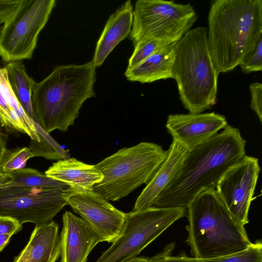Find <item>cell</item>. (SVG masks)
I'll list each match as a JSON object with an SVG mask.
<instances>
[{"label": "cell", "instance_id": "obj_18", "mask_svg": "<svg viewBox=\"0 0 262 262\" xmlns=\"http://www.w3.org/2000/svg\"><path fill=\"white\" fill-rule=\"evenodd\" d=\"M47 177L79 190H93L94 186L103 179L96 165H89L70 158L59 160L45 172Z\"/></svg>", "mask_w": 262, "mask_h": 262}, {"label": "cell", "instance_id": "obj_10", "mask_svg": "<svg viewBox=\"0 0 262 262\" xmlns=\"http://www.w3.org/2000/svg\"><path fill=\"white\" fill-rule=\"evenodd\" d=\"M64 190L25 187L6 179L0 185V216L12 218L21 225L47 224L68 205L63 196Z\"/></svg>", "mask_w": 262, "mask_h": 262}, {"label": "cell", "instance_id": "obj_19", "mask_svg": "<svg viewBox=\"0 0 262 262\" xmlns=\"http://www.w3.org/2000/svg\"><path fill=\"white\" fill-rule=\"evenodd\" d=\"M176 43L163 47L134 68L126 70L124 75L127 79L145 83L172 78Z\"/></svg>", "mask_w": 262, "mask_h": 262}, {"label": "cell", "instance_id": "obj_17", "mask_svg": "<svg viewBox=\"0 0 262 262\" xmlns=\"http://www.w3.org/2000/svg\"><path fill=\"white\" fill-rule=\"evenodd\" d=\"M60 254L59 226L52 221L35 226L27 244L13 262H56Z\"/></svg>", "mask_w": 262, "mask_h": 262}, {"label": "cell", "instance_id": "obj_1", "mask_svg": "<svg viewBox=\"0 0 262 262\" xmlns=\"http://www.w3.org/2000/svg\"><path fill=\"white\" fill-rule=\"evenodd\" d=\"M246 141L227 125L220 133L188 150L182 166L154 206L185 207L203 191L215 189L224 174L246 156Z\"/></svg>", "mask_w": 262, "mask_h": 262}, {"label": "cell", "instance_id": "obj_29", "mask_svg": "<svg viewBox=\"0 0 262 262\" xmlns=\"http://www.w3.org/2000/svg\"><path fill=\"white\" fill-rule=\"evenodd\" d=\"M251 94V108L256 113L260 122L262 121V84L254 82L249 85Z\"/></svg>", "mask_w": 262, "mask_h": 262}, {"label": "cell", "instance_id": "obj_11", "mask_svg": "<svg viewBox=\"0 0 262 262\" xmlns=\"http://www.w3.org/2000/svg\"><path fill=\"white\" fill-rule=\"evenodd\" d=\"M260 170L258 159L246 155L224 174L215 187L233 219L243 226L249 222L248 213Z\"/></svg>", "mask_w": 262, "mask_h": 262}, {"label": "cell", "instance_id": "obj_13", "mask_svg": "<svg viewBox=\"0 0 262 262\" xmlns=\"http://www.w3.org/2000/svg\"><path fill=\"white\" fill-rule=\"evenodd\" d=\"M226 117L214 112L170 114L166 127L174 140L191 150L227 125Z\"/></svg>", "mask_w": 262, "mask_h": 262}, {"label": "cell", "instance_id": "obj_9", "mask_svg": "<svg viewBox=\"0 0 262 262\" xmlns=\"http://www.w3.org/2000/svg\"><path fill=\"white\" fill-rule=\"evenodd\" d=\"M56 5L55 0H21L0 30V56L5 62L32 57L38 35Z\"/></svg>", "mask_w": 262, "mask_h": 262}, {"label": "cell", "instance_id": "obj_22", "mask_svg": "<svg viewBox=\"0 0 262 262\" xmlns=\"http://www.w3.org/2000/svg\"><path fill=\"white\" fill-rule=\"evenodd\" d=\"M7 180L13 184L28 187L40 189L69 188L67 184L52 179L38 170L24 168L8 174Z\"/></svg>", "mask_w": 262, "mask_h": 262}, {"label": "cell", "instance_id": "obj_7", "mask_svg": "<svg viewBox=\"0 0 262 262\" xmlns=\"http://www.w3.org/2000/svg\"><path fill=\"white\" fill-rule=\"evenodd\" d=\"M196 20V13L190 3L138 0L133 10L129 37L134 46L149 39L177 42L191 29Z\"/></svg>", "mask_w": 262, "mask_h": 262}, {"label": "cell", "instance_id": "obj_26", "mask_svg": "<svg viewBox=\"0 0 262 262\" xmlns=\"http://www.w3.org/2000/svg\"><path fill=\"white\" fill-rule=\"evenodd\" d=\"M0 123L9 131L28 135L27 131L17 117L0 89Z\"/></svg>", "mask_w": 262, "mask_h": 262}, {"label": "cell", "instance_id": "obj_2", "mask_svg": "<svg viewBox=\"0 0 262 262\" xmlns=\"http://www.w3.org/2000/svg\"><path fill=\"white\" fill-rule=\"evenodd\" d=\"M208 21V46L216 71H231L262 37V1H214Z\"/></svg>", "mask_w": 262, "mask_h": 262}, {"label": "cell", "instance_id": "obj_33", "mask_svg": "<svg viewBox=\"0 0 262 262\" xmlns=\"http://www.w3.org/2000/svg\"><path fill=\"white\" fill-rule=\"evenodd\" d=\"M8 174L4 173L0 170V185H2L7 178Z\"/></svg>", "mask_w": 262, "mask_h": 262}, {"label": "cell", "instance_id": "obj_31", "mask_svg": "<svg viewBox=\"0 0 262 262\" xmlns=\"http://www.w3.org/2000/svg\"><path fill=\"white\" fill-rule=\"evenodd\" d=\"M2 127V125L0 123V164L7 150V137L3 132Z\"/></svg>", "mask_w": 262, "mask_h": 262}, {"label": "cell", "instance_id": "obj_15", "mask_svg": "<svg viewBox=\"0 0 262 262\" xmlns=\"http://www.w3.org/2000/svg\"><path fill=\"white\" fill-rule=\"evenodd\" d=\"M167 156L152 178L138 197L132 211H139L154 206L160 192L180 170L188 150L172 140Z\"/></svg>", "mask_w": 262, "mask_h": 262}, {"label": "cell", "instance_id": "obj_14", "mask_svg": "<svg viewBox=\"0 0 262 262\" xmlns=\"http://www.w3.org/2000/svg\"><path fill=\"white\" fill-rule=\"evenodd\" d=\"M102 242L99 234L81 217L70 211L63 214L60 262H86L91 251Z\"/></svg>", "mask_w": 262, "mask_h": 262}, {"label": "cell", "instance_id": "obj_3", "mask_svg": "<svg viewBox=\"0 0 262 262\" xmlns=\"http://www.w3.org/2000/svg\"><path fill=\"white\" fill-rule=\"evenodd\" d=\"M96 68L92 60L82 64L59 66L42 80L35 81L32 105L37 123L47 133L67 131L83 103L96 96Z\"/></svg>", "mask_w": 262, "mask_h": 262}, {"label": "cell", "instance_id": "obj_25", "mask_svg": "<svg viewBox=\"0 0 262 262\" xmlns=\"http://www.w3.org/2000/svg\"><path fill=\"white\" fill-rule=\"evenodd\" d=\"M171 43L154 39H149L138 42L134 46V51L130 57L126 70H129L145 60L155 52Z\"/></svg>", "mask_w": 262, "mask_h": 262}, {"label": "cell", "instance_id": "obj_4", "mask_svg": "<svg viewBox=\"0 0 262 262\" xmlns=\"http://www.w3.org/2000/svg\"><path fill=\"white\" fill-rule=\"evenodd\" d=\"M186 208V243L192 257L230 255L245 250L252 244L244 226L233 219L215 189L202 192Z\"/></svg>", "mask_w": 262, "mask_h": 262}, {"label": "cell", "instance_id": "obj_27", "mask_svg": "<svg viewBox=\"0 0 262 262\" xmlns=\"http://www.w3.org/2000/svg\"><path fill=\"white\" fill-rule=\"evenodd\" d=\"M238 66L246 74L262 70V37L245 55Z\"/></svg>", "mask_w": 262, "mask_h": 262}, {"label": "cell", "instance_id": "obj_12", "mask_svg": "<svg viewBox=\"0 0 262 262\" xmlns=\"http://www.w3.org/2000/svg\"><path fill=\"white\" fill-rule=\"evenodd\" d=\"M63 196L73 210L101 237L113 243L122 234L127 213L114 207L94 190H64Z\"/></svg>", "mask_w": 262, "mask_h": 262}, {"label": "cell", "instance_id": "obj_16", "mask_svg": "<svg viewBox=\"0 0 262 262\" xmlns=\"http://www.w3.org/2000/svg\"><path fill=\"white\" fill-rule=\"evenodd\" d=\"M133 10L132 2L127 1L110 16L96 44L92 59L96 68L100 67L115 47L129 35Z\"/></svg>", "mask_w": 262, "mask_h": 262}, {"label": "cell", "instance_id": "obj_23", "mask_svg": "<svg viewBox=\"0 0 262 262\" xmlns=\"http://www.w3.org/2000/svg\"><path fill=\"white\" fill-rule=\"evenodd\" d=\"M0 89L11 108L26 128L31 142H39L40 138L34 122L27 115L15 95L9 83L6 67L0 68Z\"/></svg>", "mask_w": 262, "mask_h": 262}, {"label": "cell", "instance_id": "obj_32", "mask_svg": "<svg viewBox=\"0 0 262 262\" xmlns=\"http://www.w3.org/2000/svg\"><path fill=\"white\" fill-rule=\"evenodd\" d=\"M149 258L145 256L136 257L126 262H148Z\"/></svg>", "mask_w": 262, "mask_h": 262}, {"label": "cell", "instance_id": "obj_24", "mask_svg": "<svg viewBox=\"0 0 262 262\" xmlns=\"http://www.w3.org/2000/svg\"><path fill=\"white\" fill-rule=\"evenodd\" d=\"M29 147H25L13 150H7L0 164V170L9 174L25 168L27 161L34 157Z\"/></svg>", "mask_w": 262, "mask_h": 262}, {"label": "cell", "instance_id": "obj_5", "mask_svg": "<svg viewBox=\"0 0 262 262\" xmlns=\"http://www.w3.org/2000/svg\"><path fill=\"white\" fill-rule=\"evenodd\" d=\"M172 69L180 99L190 113H201L216 102L219 74L207 42V29H190L175 46Z\"/></svg>", "mask_w": 262, "mask_h": 262}, {"label": "cell", "instance_id": "obj_20", "mask_svg": "<svg viewBox=\"0 0 262 262\" xmlns=\"http://www.w3.org/2000/svg\"><path fill=\"white\" fill-rule=\"evenodd\" d=\"M174 243L167 245L159 253L151 258L148 262H262L261 241L252 243L245 250L230 255L214 258H199L188 257L185 253L172 255Z\"/></svg>", "mask_w": 262, "mask_h": 262}, {"label": "cell", "instance_id": "obj_21", "mask_svg": "<svg viewBox=\"0 0 262 262\" xmlns=\"http://www.w3.org/2000/svg\"><path fill=\"white\" fill-rule=\"evenodd\" d=\"M5 67L15 95L28 116L37 123L32 102V89L35 81L28 74L24 64L19 61L9 62Z\"/></svg>", "mask_w": 262, "mask_h": 262}, {"label": "cell", "instance_id": "obj_6", "mask_svg": "<svg viewBox=\"0 0 262 262\" xmlns=\"http://www.w3.org/2000/svg\"><path fill=\"white\" fill-rule=\"evenodd\" d=\"M168 152L162 146L147 142L119 149L96 165L103 178L93 190L107 201L120 200L147 184Z\"/></svg>", "mask_w": 262, "mask_h": 262}, {"label": "cell", "instance_id": "obj_28", "mask_svg": "<svg viewBox=\"0 0 262 262\" xmlns=\"http://www.w3.org/2000/svg\"><path fill=\"white\" fill-rule=\"evenodd\" d=\"M21 229L22 225L15 220L0 216V252L8 245L11 237Z\"/></svg>", "mask_w": 262, "mask_h": 262}, {"label": "cell", "instance_id": "obj_8", "mask_svg": "<svg viewBox=\"0 0 262 262\" xmlns=\"http://www.w3.org/2000/svg\"><path fill=\"white\" fill-rule=\"evenodd\" d=\"M186 215L185 207L152 206L127 213L122 234L95 262H126L137 257L145 247Z\"/></svg>", "mask_w": 262, "mask_h": 262}, {"label": "cell", "instance_id": "obj_30", "mask_svg": "<svg viewBox=\"0 0 262 262\" xmlns=\"http://www.w3.org/2000/svg\"><path fill=\"white\" fill-rule=\"evenodd\" d=\"M21 0L0 1V24H5L13 15Z\"/></svg>", "mask_w": 262, "mask_h": 262}]
</instances>
